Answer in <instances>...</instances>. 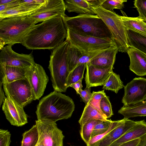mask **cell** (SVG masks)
<instances>
[{
    "label": "cell",
    "mask_w": 146,
    "mask_h": 146,
    "mask_svg": "<svg viewBox=\"0 0 146 146\" xmlns=\"http://www.w3.org/2000/svg\"><path fill=\"white\" fill-rule=\"evenodd\" d=\"M66 35L62 18L58 16L34 25L21 44L29 49H54L64 42Z\"/></svg>",
    "instance_id": "obj_1"
},
{
    "label": "cell",
    "mask_w": 146,
    "mask_h": 146,
    "mask_svg": "<svg viewBox=\"0 0 146 146\" xmlns=\"http://www.w3.org/2000/svg\"><path fill=\"white\" fill-rule=\"evenodd\" d=\"M75 108L74 102L70 97L54 90L40 100L36 113L38 120L56 122L70 117Z\"/></svg>",
    "instance_id": "obj_2"
},
{
    "label": "cell",
    "mask_w": 146,
    "mask_h": 146,
    "mask_svg": "<svg viewBox=\"0 0 146 146\" xmlns=\"http://www.w3.org/2000/svg\"><path fill=\"white\" fill-rule=\"evenodd\" d=\"M37 23L27 16L0 19V50L6 44L12 46L21 44L27 33Z\"/></svg>",
    "instance_id": "obj_3"
},
{
    "label": "cell",
    "mask_w": 146,
    "mask_h": 146,
    "mask_svg": "<svg viewBox=\"0 0 146 146\" xmlns=\"http://www.w3.org/2000/svg\"><path fill=\"white\" fill-rule=\"evenodd\" d=\"M62 18L66 29L96 37L111 39L109 29L97 15L79 14L73 17L66 15Z\"/></svg>",
    "instance_id": "obj_4"
},
{
    "label": "cell",
    "mask_w": 146,
    "mask_h": 146,
    "mask_svg": "<svg viewBox=\"0 0 146 146\" xmlns=\"http://www.w3.org/2000/svg\"><path fill=\"white\" fill-rule=\"evenodd\" d=\"M69 42L66 40L54 49L50 56L48 68L54 90L65 92L70 74L67 52Z\"/></svg>",
    "instance_id": "obj_5"
},
{
    "label": "cell",
    "mask_w": 146,
    "mask_h": 146,
    "mask_svg": "<svg viewBox=\"0 0 146 146\" xmlns=\"http://www.w3.org/2000/svg\"><path fill=\"white\" fill-rule=\"evenodd\" d=\"M96 15L101 18L109 29L111 39L117 47L118 51L125 52L129 47L127 29L121 16L114 11L107 10L102 7L94 8Z\"/></svg>",
    "instance_id": "obj_6"
},
{
    "label": "cell",
    "mask_w": 146,
    "mask_h": 146,
    "mask_svg": "<svg viewBox=\"0 0 146 146\" xmlns=\"http://www.w3.org/2000/svg\"><path fill=\"white\" fill-rule=\"evenodd\" d=\"M66 40L71 45L83 52L108 48L116 46L110 38H100L80 33L67 29Z\"/></svg>",
    "instance_id": "obj_7"
},
{
    "label": "cell",
    "mask_w": 146,
    "mask_h": 146,
    "mask_svg": "<svg viewBox=\"0 0 146 146\" xmlns=\"http://www.w3.org/2000/svg\"><path fill=\"white\" fill-rule=\"evenodd\" d=\"M5 95L23 107L33 100L32 90L27 78H25L9 83L3 84Z\"/></svg>",
    "instance_id": "obj_8"
},
{
    "label": "cell",
    "mask_w": 146,
    "mask_h": 146,
    "mask_svg": "<svg viewBox=\"0 0 146 146\" xmlns=\"http://www.w3.org/2000/svg\"><path fill=\"white\" fill-rule=\"evenodd\" d=\"M35 123L39 134L38 143L43 146H63L64 136L56 122L37 119Z\"/></svg>",
    "instance_id": "obj_9"
},
{
    "label": "cell",
    "mask_w": 146,
    "mask_h": 146,
    "mask_svg": "<svg viewBox=\"0 0 146 146\" xmlns=\"http://www.w3.org/2000/svg\"><path fill=\"white\" fill-rule=\"evenodd\" d=\"M25 77L31 85L33 94V100H38L43 95L49 78L42 66L35 63L28 68Z\"/></svg>",
    "instance_id": "obj_10"
},
{
    "label": "cell",
    "mask_w": 146,
    "mask_h": 146,
    "mask_svg": "<svg viewBox=\"0 0 146 146\" xmlns=\"http://www.w3.org/2000/svg\"><path fill=\"white\" fill-rule=\"evenodd\" d=\"M121 102L124 106L135 105L146 100V78L135 77L124 87Z\"/></svg>",
    "instance_id": "obj_11"
},
{
    "label": "cell",
    "mask_w": 146,
    "mask_h": 146,
    "mask_svg": "<svg viewBox=\"0 0 146 146\" xmlns=\"http://www.w3.org/2000/svg\"><path fill=\"white\" fill-rule=\"evenodd\" d=\"M66 10L64 0H46L40 8L27 16L37 23L56 16H65Z\"/></svg>",
    "instance_id": "obj_12"
},
{
    "label": "cell",
    "mask_w": 146,
    "mask_h": 146,
    "mask_svg": "<svg viewBox=\"0 0 146 146\" xmlns=\"http://www.w3.org/2000/svg\"><path fill=\"white\" fill-rule=\"evenodd\" d=\"M35 63L32 53H18L13 50L12 46L9 45L1 50L0 64L28 69Z\"/></svg>",
    "instance_id": "obj_13"
},
{
    "label": "cell",
    "mask_w": 146,
    "mask_h": 146,
    "mask_svg": "<svg viewBox=\"0 0 146 146\" xmlns=\"http://www.w3.org/2000/svg\"><path fill=\"white\" fill-rule=\"evenodd\" d=\"M2 110L11 125L21 127L28 123L27 116L23 108L7 97L3 102Z\"/></svg>",
    "instance_id": "obj_14"
},
{
    "label": "cell",
    "mask_w": 146,
    "mask_h": 146,
    "mask_svg": "<svg viewBox=\"0 0 146 146\" xmlns=\"http://www.w3.org/2000/svg\"><path fill=\"white\" fill-rule=\"evenodd\" d=\"M106 49L83 52L69 44L67 57L70 73L78 66L83 64H87L98 54Z\"/></svg>",
    "instance_id": "obj_15"
},
{
    "label": "cell",
    "mask_w": 146,
    "mask_h": 146,
    "mask_svg": "<svg viewBox=\"0 0 146 146\" xmlns=\"http://www.w3.org/2000/svg\"><path fill=\"white\" fill-rule=\"evenodd\" d=\"M113 68H102L87 64L85 79L86 87L103 86L110 74L113 72Z\"/></svg>",
    "instance_id": "obj_16"
},
{
    "label": "cell",
    "mask_w": 146,
    "mask_h": 146,
    "mask_svg": "<svg viewBox=\"0 0 146 146\" xmlns=\"http://www.w3.org/2000/svg\"><path fill=\"white\" fill-rule=\"evenodd\" d=\"M137 121L124 117L121 123L94 146H110L135 125Z\"/></svg>",
    "instance_id": "obj_17"
},
{
    "label": "cell",
    "mask_w": 146,
    "mask_h": 146,
    "mask_svg": "<svg viewBox=\"0 0 146 146\" xmlns=\"http://www.w3.org/2000/svg\"><path fill=\"white\" fill-rule=\"evenodd\" d=\"M126 52L130 59L129 69L139 76L146 75V54L132 47Z\"/></svg>",
    "instance_id": "obj_18"
},
{
    "label": "cell",
    "mask_w": 146,
    "mask_h": 146,
    "mask_svg": "<svg viewBox=\"0 0 146 146\" xmlns=\"http://www.w3.org/2000/svg\"><path fill=\"white\" fill-rule=\"evenodd\" d=\"M118 51L116 46L111 47L98 54L88 63L102 68H113Z\"/></svg>",
    "instance_id": "obj_19"
},
{
    "label": "cell",
    "mask_w": 146,
    "mask_h": 146,
    "mask_svg": "<svg viewBox=\"0 0 146 146\" xmlns=\"http://www.w3.org/2000/svg\"><path fill=\"white\" fill-rule=\"evenodd\" d=\"M146 138V122L137 121L136 124L110 146H118L125 143L138 138L141 140Z\"/></svg>",
    "instance_id": "obj_20"
},
{
    "label": "cell",
    "mask_w": 146,
    "mask_h": 146,
    "mask_svg": "<svg viewBox=\"0 0 146 146\" xmlns=\"http://www.w3.org/2000/svg\"><path fill=\"white\" fill-rule=\"evenodd\" d=\"M27 69L0 64V82L9 83L24 78Z\"/></svg>",
    "instance_id": "obj_21"
},
{
    "label": "cell",
    "mask_w": 146,
    "mask_h": 146,
    "mask_svg": "<svg viewBox=\"0 0 146 146\" xmlns=\"http://www.w3.org/2000/svg\"><path fill=\"white\" fill-rule=\"evenodd\" d=\"M43 5L29 3L25 2L24 0H21L20 6L9 10L0 12V19L10 17L28 16Z\"/></svg>",
    "instance_id": "obj_22"
},
{
    "label": "cell",
    "mask_w": 146,
    "mask_h": 146,
    "mask_svg": "<svg viewBox=\"0 0 146 146\" xmlns=\"http://www.w3.org/2000/svg\"><path fill=\"white\" fill-rule=\"evenodd\" d=\"M66 10L69 13L75 12L79 14H96L94 8L86 0L64 1Z\"/></svg>",
    "instance_id": "obj_23"
},
{
    "label": "cell",
    "mask_w": 146,
    "mask_h": 146,
    "mask_svg": "<svg viewBox=\"0 0 146 146\" xmlns=\"http://www.w3.org/2000/svg\"><path fill=\"white\" fill-rule=\"evenodd\" d=\"M124 118L146 116V100L135 105L123 106L118 111Z\"/></svg>",
    "instance_id": "obj_24"
},
{
    "label": "cell",
    "mask_w": 146,
    "mask_h": 146,
    "mask_svg": "<svg viewBox=\"0 0 146 146\" xmlns=\"http://www.w3.org/2000/svg\"><path fill=\"white\" fill-rule=\"evenodd\" d=\"M121 18L127 30H130L146 36V24L138 17H129L123 15Z\"/></svg>",
    "instance_id": "obj_25"
},
{
    "label": "cell",
    "mask_w": 146,
    "mask_h": 146,
    "mask_svg": "<svg viewBox=\"0 0 146 146\" xmlns=\"http://www.w3.org/2000/svg\"><path fill=\"white\" fill-rule=\"evenodd\" d=\"M107 119L98 110L88 103L86 105L78 122L81 127L86 122L90 120L105 121Z\"/></svg>",
    "instance_id": "obj_26"
},
{
    "label": "cell",
    "mask_w": 146,
    "mask_h": 146,
    "mask_svg": "<svg viewBox=\"0 0 146 146\" xmlns=\"http://www.w3.org/2000/svg\"><path fill=\"white\" fill-rule=\"evenodd\" d=\"M128 44L146 54V36L135 31L127 30Z\"/></svg>",
    "instance_id": "obj_27"
},
{
    "label": "cell",
    "mask_w": 146,
    "mask_h": 146,
    "mask_svg": "<svg viewBox=\"0 0 146 146\" xmlns=\"http://www.w3.org/2000/svg\"><path fill=\"white\" fill-rule=\"evenodd\" d=\"M124 86L119 75L112 72L103 85L102 89L113 91L117 94Z\"/></svg>",
    "instance_id": "obj_28"
},
{
    "label": "cell",
    "mask_w": 146,
    "mask_h": 146,
    "mask_svg": "<svg viewBox=\"0 0 146 146\" xmlns=\"http://www.w3.org/2000/svg\"><path fill=\"white\" fill-rule=\"evenodd\" d=\"M21 146H36L38 142L39 134L36 124L22 135Z\"/></svg>",
    "instance_id": "obj_29"
},
{
    "label": "cell",
    "mask_w": 146,
    "mask_h": 146,
    "mask_svg": "<svg viewBox=\"0 0 146 146\" xmlns=\"http://www.w3.org/2000/svg\"><path fill=\"white\" fill-rule=\"evenodd\" d=\"M102 120H93L85 124L80 127V136L87 144L90 139L94 127L96 124Z\"/></svg>",
    "instance_id": "obj_30"
},
{
    "label": "cell",
    "mask_w": 146,
    "mask_h": 146,
    "mask_svg": "<svg viewBox=\"0 0 146 146\" xmlns=\"http://www.w3.org/2000/svg\"><path fill=\"white\" fill-rule=\"evenodd\" d=\"M87 64H83L78 66L70 73L67 81L68 88L79 80H82Z\"/></svg>",
    "instance_id": "obj_31"
},
{
    "label": "cell",
    "mask_w": 146,
    "mask_h": 146,
    "mask_svg": "<svg viewBox=\"0 0 146 146\" xmlns=\"http://www.w3.org/2000/svg\"><path fill=\"white\" fill-rule=\"evenodd\" d=\"M100 107L102 115L106 119L110 118L113 115L109 97L106 95L101 100Z\"/></svg>",
    "instance_id": "obj_32"
},
{
    "label": "cell",
    "mask_w": 146,
    "mask_h": 146,
    "mask_svg": "<svg viewBox=\"0 0 146 146\" xmlns=\"http://www.w3.org/2000/svg\"><path fill=\"white\" fill-rule=\"evenodd\" d=\"M122 121V119L116 121H112L108 130L105 132L92 137L88 143L87 146H94L100 140L103 139L111 131L117 126Z\"/></svg>",
    "instance_id": "obj_33"
},
{
    "label": "cell",
    "mask_w": 146,
    "mask_h": 146,
    "mask_svg": "<svg viewBox=\"0 0 146 146\" xmlns=\"http://www.w3.org/2000/svg\"><path fill=\"white\" fill-rule=\"evenodd\" d=\"M127 1L126 0H105L101 7L107 10L113 11L114 9H122L123 3Z\"/></svg>",
    "instance_id": "obj_34"
},
{
    "label": "cell",
    "mask_w": 146,
    "mask_h": 146,
    "mask_svg": "<svg viewBox=\"0 0 146 146\" xmlns=\"http://www.w3.org/2000/svg\"><path fill=\"white\" fill-rule=\"evenodd\" d=\"M112 121L111 119L101 121L95 125L91 136V138L97 135L103 133L109 129Z\"/></svg>",
    "instance_id": "obj_35"
},
{
    "label": "cell",
    "mask_w": 146,
    "mask_h": 146,
    "mask_svg": "<svg viewBox=\"0 0 146 146\" xmlns=\"http://www.w3.org/2000/svg\"><path fill=\"white\" fill-rule=\"evenodd\" d=\"M106 95L104 90L98 92L93 91L92 97L88 103L92 106L98 110L102 115L100 107V102L102 98Z\"/></svg>",
    "instance_id": "obj_36"
},
{
    "label": "cell",
    "mask_w": 146,
    "mask_h": 146,
    "mask_svg": "<svg viewBox=\"0 0 146 146\" xmlns=\"http://www.w3.org/2000/svg\"><path fill=\"white\" fill-rule=\"evenodd\" d=\"M134 5L139 13V18L146 19V0H135Z\"/></svg>",
    "instance_id": "obj_37"
},
{
    "label": "cell",
    "mask_w": 146,
    "mask_h": 146,
    "mask_svg": "<svg viewBox=\"0 0 146 146\" xmlns=\"http://www.w3.org/2000/svg\"><path fill=\"white\" fill-rule=\"evenodd\" d=\"M11 134L7 130L0 129V146H10Z\"/></svg>",
    "instance_id": "obj_38"
},
{
    "label": "cell",
    "mask_w": 146,
    "mask_h": 146,
    "mask_svg": "<svg viewBox=\"0 0 146 146\" xmlns=\"http://www.w3.org/2000/svg\"><path fill=\"white\" fill-rule=\"evenodd\" d=\"M78 94L80 95L82 100L86 105L87 104L92 96V93L91 92V88L86 87L84 90L80 89L79 91Z\"/></svg>",
    "instance_id": "obj_39"
},
{
    "label": "cell",
    "mask_w": 146,
    "mask_h": 146,
    "mask_svg": "<svg viewBox=\"0 0 146 146\" xmlns=\"http://www.w3.org/2000/svg\"><path fill=\"white\" fill-rule=\"evenodd\" d=\"M21 0H13L8 3L0 5V12L10 10L20 5Z\"/></svg>",
    "instance_id": "obj_40"
},
{
    "label": "cell",
    "mask_w": 146,
    "mask_h": 146,
    "mask_svg": "<svg viewBox=\"0 0 146 146\" xmlns=\"http://www.w3.org/2000/svg\"><path fill=\"white\" fill-rule=\"evenodd\" d=\"M105 0H86L89 4L93 8H96L101 6Z\"/></svg>",
    "instance_id": "obj_41"
},
{
    "label": "cell",
    "mask_w": 146,
    "mask_h": 146,
    "mask_svg": "<svg viewBox=\"0 0 146 146\" xmlns=\"http://www.w3.org/2000/svg\"><path fill=\"white\" fill-rule=\"evenodd\" d=\"M141 141V139L138 138L125 143L118 146H138Z\"/></svg>",
    "instance_id": "obj_42"
},
{
    "label": "cell",
    "mask_w": 146,
    "mask_h": 146,
    "mask_svg": "<svg viewBox=\"0 0 146 146\" xmlns=\"http://www.w3.org/2000/svg\"><path fill=\"white\" fill-rule=\"evenodd\" d=\"M82 80L79 81L71 85L70 87L73 88L76 91L77 94H78L79 91L80 89H82L83 86L82 84Z\"/></svg>",
    "instance_id": "obj_43"
},
{
    "label": "cell",
    "mask_w": 146,
    "mask_h": 146,
    "mask_svg": "<svg viewBox=\"0 0 146 146\" xmlns=\"http://www.w3.org/2000/svg\"><path fill=\"white\" fill-rule=\"evenodd\" d=\"M2 85L3 84L1 83L0 82V107L1 106L2 103L3 102L6 97L5 96L4 92L2 88Z\"/></svg>",
    "instance_id": "obj_44"
},
{
    "label": "cell",
    "mask_w": 146,
    "mask_h": 146,
    "mask_svg": "<svg viewBox=\"0 0 146 146\" xmlns=\"http://www.w3.org/2000/svg\"><path fill=\"white\" fill-rule=\"evenodd\" d=\"M13 0H0V5L5 4L13 1Z\"/></svg>",
    "instance_id": "obj_45"
},
{
    "label": "cell",
    "mask_w": 146,
    "mask_h": 146,
    "mask_svg": "<svg viewBox=\"0 0 146 146\" xmlns=\"http://www.w3.org/2000/svg\"><path fill=\"white\" fill-rule=\"evenodd\" d=\"M138 146H146V138L142 140L141 143Z\"/></svg>",
    "instance_id": "obj_46"
},
{
    "label": "cell",
    "mask_w": 146,
    "mask_h": 146,
    "mask_svg": "<svg viewBox=\"0 0 146 146\" xmlns=\"http://www.w3.org/2000/svg\"><path fill=\"white\" fill-rule=\"evenodd\" d=\"M36 146H43V145L41 143H38Z\"/></svg>",
    "instance_id": "obj_47"
},
{
    "label": "cell",
    "mask_w": 146,
    "mask_h": 146,
    "mask_svg": "<svg viewBox=\"0 0 146 146\" xmlns=\"http://www.w3.org/2000/svg\"><path fill=\"white\" fill-rule=\"evenodd\" d=\"M143 21L146 24V19L143 20Z\"/></svg>",
    "instance_id": "obj_48"
},
{
    "label": "cell",
    "mask_w": 146,
    "mask_h": 146,
    "mask_svg": "<svg viewBox=\"0 0 146 146\" xmlns=\"http://www.w3.org/2000/svg\"></svg>",
    "instance_id": "obj_49"
}]
</instances>
